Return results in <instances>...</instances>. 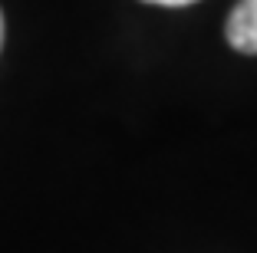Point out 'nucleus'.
Wrapping results in <instances>:
<instances>
[{"mask_svg":"<svg viewBox=\"0 0 257 253\" xmlns=\"http://www.w3.org/2000/svg\"><path fill=\"white\" fill-rule=\"evenodd\" d=\"M227 43L237 53L257 56V0H241L227 17Z\"/></svg>","mask_w":257,"mask_h":253,"instance_id":"obj_1","label":"nucleus"},{"mask_svg":"<svg viewBox=\"0 0 257 253\" xmlns=\"http://www.w3.org/2000/svg\"><path fill=\"white\" fill-rule=\"evenodd\" d=\"M145 4H159V7H185V4H195V0H145Z\"/></svg>","mask_w":257,"mask_h":253,"instance_id":"obj_2","label":"nucleus"},{"mask_svg":"<svg viewBox=\"0 0 257 253\" xmlns=\"http://www.w3.org/2000/svg\"><path fill=\"white\" fill-rule=\"evenodd\" d=\"M0 46H4V14H0Z\"/></svg>","mask_w":257,"mask_h":253,"instance_id":"obj_3","label":"nucleus"}]
</instances>
